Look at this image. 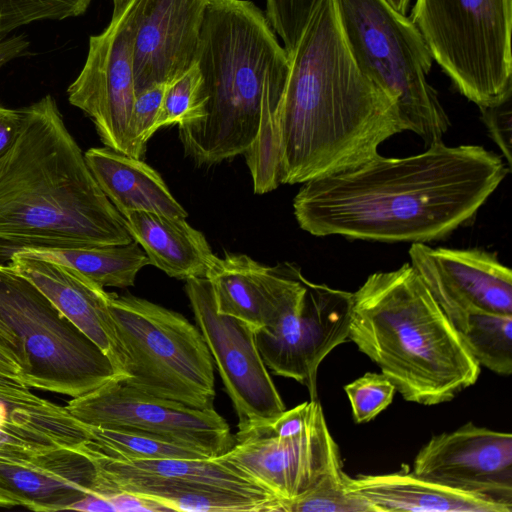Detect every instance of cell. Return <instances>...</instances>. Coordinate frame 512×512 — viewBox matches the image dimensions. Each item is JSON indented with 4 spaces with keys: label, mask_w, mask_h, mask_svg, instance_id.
I'll list each match as a JSON object with an SVG mask.
<instances>
[{
    "label": "cell",
    "mask_w": 512,
    "mask_h": 512,
    "mask_svg": "<svg viewBox=\"0 0 512 512\" xmlns=\"http://www.w3.org/2000/svg\"><path fill=\"white\" fill-rule=\"evenodd\" d=\"M419 154H377L302 183L293 199L300 228L313 236L380 242L441 239L475 216L509 168L479 145L437 141Z\"/></svg>",
    "instance_id": "obj_1"
},
{
    "label": "cell",
    "mask_w": 512,
    "mask_h": 512,
    "mask_svg": "<svg viewBox=\"0 0 512 512\" xmlns=\"http://www.w3.org/2000/svg\"><path fill=\"white\" fill-rule=\"evenodd\" d=\"M289 62L271 125L280 184L355 167L406 131L394 100L356 64L334 0H320Z\"/></svg>",
    "instance_id": "obj_2"
},
{
    "label": "cell",
    "mask_w": 512,
    "mask_h": 512,
    "mask_svg": "<svg viewBox=\"0 0 512 512\" xmlns=\"http://www.w3.org/2000/svg\"><path fill=\"white\" fill-rule=\"evenodd\" d=\"M18 137L0 159V243L77 248L133 240L46 95L22 108Z\"/></svg>",
    "instance_id": "obj_3"
},
{
    "label": "cell",
    "mask_w": 512,
    "mask_h": 512,
    "mask_svg": "<svg viewBox=\"0 0 512 512\" xmlns=\"http://www.w3.org/2000/svg\"><path fill=\"white\" fill-rule=\"evenodd\" d=\"M349 340L409 402L451 401L481 372L410 263L371 274L353 293Z\"/></svg>",
    "instance_id": "obj_4"
},
{
    "label": "cell",
    "mask_w": 512,
    "mask_h": 512,
    "mask_svg": "<svg viewBox=\"0 0 512 512\" xmlns=\"http://www.w3.org/2000/svg\"><path fill=\"white\" fill-rule=\"evenodd\" d=\"M288 59L253 2L210 0L197 60L196 116L178 126L185 155L199 167L243 155L258 131L265 76Z\"/></svg>",
    "instance_id": "obj_5"
},
{
    "label": "cell",
    "mask_w": 512,
    "mask_h": 512,
    "mask_svg": "<svg viewBox=\"0 0 512 512\" xmlns=\"http://www.w3.org/2000/svg\"><path fill=\"white\" fill-rule=\"evenodd\" d=\"M348 49L358 67L394 100L405 129L426 147L450 127L428 83L433 57L410 17L386 0H334Z\"/></svg>",
    "instance_id": "obj_6"
},
{
    "label": "cell",
    "mask_w": 512,
    "mask_h": 512,
    "mask_svg": "<svg viewBox=\"0 0 512 512\" xmlns=\"http://www.w3.org/2000/svg\"><path fill=\"white\" fill-rule=\"evenodd\" d=\"M110 312L124 353V384L205 409L215 398L214 362L198 327L182 314L133 295L111 293Z\"/></svg>",
    "instance_id": "obj_7"
},
{
    "label": "cell",
    "mask_w": 512,
    "mask_h": 512,
    "mask_svg": "<svg viewBox=\"0 0 512 512\" xmlns=\"http://www.w3.org/2000/svg\"><path fill=\"white\" fill-rule=\"evenodd\" d=\"M266 305L255 331L272 373L304 385L317 398V373L325 357L349 341L353 293L307 280L293 263L265 266Z\"/></svg>",
    "instance_id": "obj_8"
},
{
    "label": "cell",
    "mask_w": 512,
    "mask_h": 512,
    "mask_svg": "<svg viewBox=\"0 0 512 512\" xmlns=\"http://www.w3.org/2000/svg\"><path fill=\"white\" fill-rule=\"evenodd\" d=\"M410 19L468 100L482 107L512 95V0H416Z\"/></svg>",
    "instance_id": "obj_9"
},
{
    "label": "cell",
    "mask_w": 512,
    "mask_h": 512,
    "mask_svg": "<svg viewBox=\"0 0 512 512\" xmlns=\"http://www.w3.org/2000/svg\"><path fill=\"white\" fill-rule=\"evenodd\" d=\"M0 322L24 347L28 388L76 398L118 379L108 356L36 286L3 264Z\"/></svg>",
    "instance_id": "obj_10"
},
{
    "label": "cell",
    "mask_w": 512,
    "mask_h": 512,
    "mask_svg": "<svg viewBox=\"0 0 512 512\" xmlns=\"http://www.w3.org/2000/svg\"><path fill=\"white\" fill-rule=\"evenodd\" d=\"M219 458L274 494L282 507L342 465L318 399L239 427L232 448Z\"/></svg>",
    "instance_id": "obj_11"
},
{
    "label": "cell",
    "mask_w": 512,
    "mask_h": 512,
    "mask_svg": "<svg viewBox=\"0 0 512 512\" xmlns=\"http://www.w3.org/2000/svg\"><path fill=\"white\" fill-rule=\"evenodd\" d=\"M79 422L127 431L188 447L216 458L229 451L234 435L214 408L199 409L140 392L113 379L65 406Z\"/></svg>",
    "instance_id": "obj_12"
},
{
    "label": "cell",
    "mask_w": 512,
    "mask_h": 512,
    "mask_svg": "<svg viewBox=\"0 0 512 512\" xmlns=\"http://www.w3.org/2000/svg\"><path fill=\"white\" fill-rule=\"evenodd\" d=\"M142 0H130L91 36L84 66L67 89L69 103L94 123L105 147L130 156L128 127L135 101L133 48Z\"/></svg>",
    "instance_id": "obj_13"
},
{
    "label": "cell",
    "mask_w": 512,
    "mask_h": 512,
    "mask_svg": "<svg viewBox=\"0 0 512 512\" xmlns=\"http://www.w3.org/2000/svg\"><path fill=\"white\" fill-rule=\"evenodd\" d=\"M197 327L238 416L237 427L271 420L286 410L246 322L218 312L206 277L186 280Z\"/></svg>",
    "instance_id": "obj_14"
},
{
    "label": "cell",
    "mask_w": 512,
    "mask_h": 512,
    "mask_svg": "<svg viewBox=\"0 0 512 512\" xmlns=\"http://www.w3.org/2000/svg\"><path fill=\"white\" fill-rule=\"evenodd\" d=\"M409 257L458 332L475 313L512 315V273L496 254L412 243Z\"/></svg>",
    "instance_id": "obj_15"
},
{
    "label": "cell",
    "mask_w": 512,
    "mask_h": 512,
    "mask_svg": "<svg viewBox=\"0 0 512 512\" xmlns=\"http://www.w3.org/2000/svg\"><path fill=\"white\" fill-rule=\"evenodd\" d=\"M412 472L512 507V435L469 422L433 436L417 453Z\"/></svg>",
    "instance_id": "obj_16"
},
{
    "label": "cell",
    "mask_w": 512,
    "mask_h": 512,
    "mask_svg": "<svg viewBox=\"0 0 512 512\" xmlns=\"http://www.w3.org/2000/svg\"><path fill=\"white\" fill-rule=\"evenodd\" d=\"M79 451L94 463L97 471L94 493L103 496L117 491H127L155 500L161 494L170 491L209 489L261 498H277L219 457L116 460Z\"/></svg>",
    "instance_id": "obj_17"
},
{
    "label": "cell",
    "mask_w": 512,
    "mask_h": 512,
    "mask_svg": "<svg viewBox=\"0 0 512 512\" xmlns=\"http://www.w3.org/2000/svg\"><path fill=\"white\" fill-rule=\"evenodd\" d=\"M210 0H142L133 48L135 93L169 83L197 64Z\"/></svg>",
    "instance_id": "obj_18"
},
{
    "label": "cell",
    "mask_w": 512,
    "mask_h": 512,
    "mask_svg": "<svg viewBox=\"0 0 512 512\" xmlns=\"http://www.w3.org/2000/svg\"><path fill=\"white\" fill-rule=\"evenodd\" d=\"M96 481L94 463L76 448L0 450V489L33 511L68 510Z\"/></svg>",
    "instance_id": "obj_19"
},
{
    "label": "cell",
    "mask_w": 512,
    "mask_h": 512,
    "mask_svg": "<svg viewBox=\"0 0 512 512\" xmlns=\"http://www.w3.org/2000/svg\"><path fill=\"white\" fill-rule=\"evenodd\" d=\"M8 266L36 286L80 331L110 359L118 379L124 375L125 358L110 312L111 293L66 265L8 254Z\"/></svg>",
    "instance_id": "obj_20"
},
{
    "label": "cell",
    "mask_w": 512,
    "mask_h": 512,
    "mask_svg": "<svg viewBox=\"0 0 512 512\" xmlns=\"http://www.w3.org/2000/svg\"><path fill=\"white\" fill-rule=\"evenodd\" d=\"M347 489L369 503L375 512H512V507L413 472L348 476Z\"/></svg>",
    "instance_id": "obj_21"
},
{
    "label": "cell",
    "mask_w": 512,
    "mask_h": 512,
    "mask_svg": "<svg viewBox=\"0 0 512 512\" xmlns=\"http://www.w3.org/2000/svg\"><path fill=\"white\" fill-rule=\"evenodd\" d=\"M84 157L99 187L123 217L152 212L187 218L161 175L143 160L108 147L90 148Z\"/></svg>",
    "instance_id": "obj_22"
},
{
    "label": "cell",
    "mask_w": 512,
    "mask_h": 512,
    "mask_svg": "<svg viewBox=\"0 0 512 512\" xmlns=\"http://www.w3.org/2000/svg\"><path fill=\"white\" fill-rule=\"evenodd\" d=\"M124 219L150 265L179 280L206 276L216 255L204 234L188 224L186 218L133 212Z\"/></svg>",
    "instance_id": "obj_23"
},
{
    "label": "cell",
    "mask_w": 512,
    "mask_h": 512,
    "mask_svg": "<svg viewBox=\"0 0 512 512\" xmlns=\"http://www.w3.org/2000/svg\"><path fill=\"white\" fill-rule=\"evenodd\" d=\"M0 430L23 446L45 451L76 448L88 438L85 424L65 408L25 388H0Z\"/></svg>",
    "instance_id": "obj_24"
},
{
    "label": "cell",
    "mask_w": 512,
    "mask_h": 512,
    "mask_svg": "<svg viewBox=\"0 0 512 512\" xmlns=\"http://www.w3.org/2000/svg\"><path fill=\"white\" fill-rule=\"evenodd\" d=\"M11 252L66 265L103 288L133 286L139 271L150 264L135 240L77 248L22 247L8 251L7 255Z\"/></svg>",
    "instance_id": "obj_25"
},
{
    "label": "cell",
    "mask_w": 512,
    "mask_h": 512,
    "mask_svg": "<svg viewBox=\"0 0 512 512\" xmlns=\"http://www.w3.org/2000/svg\"><path fill=\"white\" fill-rule=\"evenodd\" d=\"M265 265L244 254L215 257L206 278L219 313L240 319L255 331L262 327L266 305Z\"/></svg>",
    "instance_id": "obj_26"
},
{
    "label": "cell",
    "mask_w": 512,
    "mask_h": 512,
    "mask_svg": "<svg viewBox=\"0 0 512 512\" xmlns=\"http://www.w3.org/2000/svg\"><path fill=\"white\" fill-rule=\"evenodd\" d=\"M88 438L76 449L116 460L209 459L204 454L158 438L86 425Z\"/></svg>",
    "instance_id": "obj_27"
},
{
    "label": "cell",
    "mask_w": 512,
    "mask_h": 512,
    "mask_svg": "<svg viewBox=\"0 0 512 512\" xmlns=\"http://www.w3.org/2000/svg\"><path fill=\"white\" fill-rule=\"evenodd\" d=\"M467 350L481 366L501 376L512 373V315L475 313L459 331Z\"/></svg>",
    "instance_id": "obj_28"
},
{
    "label": "cell",
    "mask_w": 512,
    "mask_h": 512,
    "mask_svg": "<svg viewBox=\"0 0 512 512\" xmlns=\"http://www.w3.org/2000/svg\"><path fill=\"white\" fill-rule=\"evenodd\" d=\"M347 478L342 465L333 468L307 492L284 502L282 512H375L347 489Z\"/></svg>",
    "instance_id": "obj_29"
},
{
    "label": "cell",
    "mask_w": 512,
    "mask_h": 512,
    "mask_svg": "<svg viewBox=\"0 0 512 512\" xmlns=\"http://www.w3.org/2000/svg\"><path fill=\"white\" fill-rule=\"evenodd\" d=\"M92 0H0V35L39 20L82 15Z\"/></svg>",
    "instance_id": "obj_30"
},
{
    "label": "cell",
    "mask_w": 512,
    "mask_h": 512,
    "mask_svg": "<svg viewBox=\"0 0 512 512\" xmlns=\"http://www.w3.org/2000/svg\"><path fill=\"white\" fill-rule=\"evenodd\" d=\"M200 85L198 64L167 83L154 132L161 127L181 125L195 118Z\"/></svg>",
    "instance_id": "obj_31"
},
{
    "label": "cell",
    "mask_w": 512,
    "mask_h": 512,
    "mask_svg": "<svg viewBox=\"0 0 512 512\" xmlns=\"http://www.w3.org/2000/svg\"><path fill=\"white\" fill-rule=\"evenodd\" d=\"M344 390L349 398L355 423L374 419L393 401L395 386L382 373H365L347 384Z\"/></svg>",
    "instance_id": "obj_32"
},
{
    "label": "cell",
    "mask_w": 512,
    "mask_h": 512,
    "mask_svg": "<svg viewBox=\"0 0 512 512\" xmlns=\"http://www.w3.org/2000/svg\"><path fill=\"white\" fill-rule=\"evenodd\" d=\"M320 0H266L265 16L282 42L288 57L306 28Z\"/></svg>",
    "instance_id": "obj_33"
},
{
    "label": "cell",
    "mask_w": 512,
    "mask_h": 512,
    "mask_svg": "<svg viewBox=\"0 0 512 512\" xmlns=\"http://www.w3.org/2000/svg\"><path fill=\"white\" fill-rule=\"evenodd\" d=\"M165 83L149 87L136 94L133 104L128 139L130 156L143 160L146 145L154 132V124L160 112Z\"/></svg>",
    "instance_id": "obj_34"
},
{
    "label": "cell",
    "mask_w": 512,
    "mask_h": 512,
    "mask_svg": "<svg viewBox=\"0 0 512 512\" xmlns=\"http://www.w3.org/2000/svg\"><path fill=\"white\" fill-rule=\"evenodd\" d=\"M512 95L501 101L479 107L481 120L485 124L490 137L501 150L510 169L512 164L511 135H512Z\"/></svg>",
    "instance_id": "obj_35"
},
{
    "label": "cell",
    "mask_w": 512,
    "mask_h": 512,
    "mask_svg": "<svg viewBox=\"0 0 512 512\" xmlns=\"http://www.w3.org/2000/svg\"><path fill=\"white\" fill-rule=\"evenodd\" d=\"M28 367V360L21 341L5 324L0 322V370L23 380Z\"/></svg>",
    "instance_id": "obj_36"
},
{
    "label": "cell",
    "mask_w": 512,
    "mask_h": 512,
    "mask_svg": "<svg viewBox=\"0 0 512 512\" xmlns=\"http://www.w3.org/2000/svg\"><path fill=\"white\" fill-rule=\"evenodd\" d=\"M115 512H164L170 511L162 503L127 491H117L106 496Z\"/></svg>",
    "instance_id": "obj_37"
},
{
    "label": "cell",
    "mask_w": 512,
    "mask_h": 512,
    "mask_svg": "<svg viewBox=\"0 0 512 512\" xmlns=\"http://www.w3.org/2000/svg\"><path fill=\"white\" fill-rule=\"evenodd\" d=\"M23 122V110L0 105V159L11 148L19 135Z\"/></svg>",
    "instance_id": "obj_38"
},
{
    "label": "cell",
    "mask_w": 512,
    "mask_h": 512,
    "mask_svg": "<svg viewBox=\"0 0 512 512\" xmlns=\"http://www.w3.org/2000/svg\"><path fill=\"white\" fill-rule=\"evenodd\" d=\"M29 41L23 35H0V67L27 50Z\"/></svg>",
    "instance_id": "obj_39"
},
{
    "label": "cell",
    "mask_w": 512,
    "mask_h": 512,
    "mask_svg": "<svg viewBox=\"0 0 512 512\" xmlns=\"http://www.w3.org/2000/svg\"><path fill=\"white\" fill-rule=\"evenodd\" d=\"M68 510L82 512H115L109 499L103 495L90 492L80 500L73 503Z\"/></svg>",
    "instance_id": "obj_40"
},
{
    "label": "cell",
    "mask_w": 512,
    "mask_h": 512,
    "mask_svg": "<svg viewBox=\"0 0 512 512\" xmlns=\"http://www.w3.org/2000/svg\"><path fill=\"white\" fill-rule=\"evenodd\" d=\"M24 381L0 370V388H25Z\"/></svg>",
    "instance_id": "obj_41"
},
{
    "label": "cell",
    "mask_w": 512,
    "mask_h": 512,
    "mask_svg": "<svg viewBox=\"0 0 512 512\" xmlns=\"http://www.w3.org/2000/svg\"><path fill=\"white\" fill-rule=\"evenodd\" d=\"M388 4L397 12L406 15L411 0H386Z\"/></svg>",
    "instance_id": "obj_42"
},
{
    "label": "cell",
    "mask_w": 512,
    "mask_h": 512,
    "mask_svg": "<svg viewBox=\"0 0 512 512\" xmlns=\"http://www.w3.org/2000/svg\"><path fill=\"white\" fill-rule=\"evenodd\" d=\"M20 506L19 502L10 494L0 489V507Z\"/></svg>",
    "instance_id": "obj_43"
},
{
    "label": "cell",
    "mask_w": 512,
    "mask_h": 512,
    "mask_svg": "<svg viewBox=\"0 0 512 512\" xmlns=\"http://www.w3.org/2000/svg\"><path fill=\"white\" fill-rule=\"evenodd\" d=\"M130 0H113V13L112 16L119 15L127 6Z\"/></svg>",
    "instance_id": "obj_44"
}]
</instances>
